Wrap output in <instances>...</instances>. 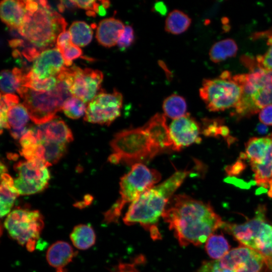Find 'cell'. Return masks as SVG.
<instances>
[{
    "label": "cell",
    "instance_id": "6da1fadb",
    "mask_svg": "<svg viewBox=\"0 0 272 272\" xmlns=\"http://www.w3.org/2000/svg\"><path fill=\"white\" fill-rule=\"evenodd\" d=\"M162 217L182 247L202 245L225 223L209 202L184 194L173 196Z\"/></svg>",
    "mask_w": 272,
    "mask_h": 272
},
{
    "label": "cell",
    "instance_id": "7a4b0ae2",
    "mask_svg": "<svg viewBox=\"0 0 272 272\" xmlns=\"http://www.w3.org/2000/svg\"><path fill=\"white\" fill-rule=\"evenodd\" d=\"M190 171H177L161 183L147 189L131 202L123 218L127 226L140 224L150 231L152 238H161L157 224L174 192Z\"/></svg>",
    "mask_w": 272,
    "mask_h": 272
},
{
    "label": "cell",
    "instance_id": "3957f363",
    "mask_svg": "<svg viewBox=\"0 0 272 272\" xmlns=\"http://www.w3.org/2000/svg\"><path fill=\"white\" fill-rule=\"evenodd\" d=\"M112 153L109 161L134 165L152 159L163 150L144 125L116 133L110 143Z\"/></svg>",
    "mask_w": 272,
    "mask_h": 272
},
{
    "label": "cell",
    "instance_id": "277c9868",
    "mask_svg": "<svg viewBox=\"0 0 272 272\" xmlns=\"http://www.w3.org/2000/svg\"><path fill=\"white\" fill-rule=\"evenodd\" d=\"M249 69L248 73L234 76L242 88L241 98L235 107L237 117H249L272 105V70L257 64Z\"/></svg>",
    "mask_w": 272,
    "mask_h": 272
},
{
    "label": "cell",
    "instance_id": "5b68a950",
    "mask_svg": "<svg viewBox=\"0 0 272 272\" xmlns=\"http://www.w3.org/2000/svg\"><path fill=\"white\" fill-rule=\"evenodd\" d=\"M38 3V10L34 13L27 12L24 23L18 31L42 51L53 46L58 36L65 31L67 23L49 5L43 6Z\"/></svg>",
    "mask_w": 272,
    "mask_h": 272
},
{
    "label": "cell",
    "instance_id": "8992f818",
    "mask_svg": "<svg viewBox=\"0 0 272 272\" xmlns=\"http://www.w3.org/2000/svg\"><path fill=\"white\" fill-rule=\"evenodd\" d=\"M58 83L51 91L41 92L22 87L17 93L23 99L30 119L36 124H41L56 117V113L62 110L64 102L72 97L70 86L60 75Z\"/></svg>",
    "mask_w": 272,
    "mask_h": 272
},
{
    "label": "cell",
    "instance_id": "52a82bcc",
    "mask_svg": "<svg viewBox=\"0 0 272 272\" xmlns=\"http://www.w3.org/2000/svg\"><path fill=\"white\" fill-rule=\"evenodd\" d=\"M161 178V174L157 170L142 163L132 165L130 170L120 178V196L104 214V222L107 224L117 222L124 207L155 186Z\"/></svg>",
    "mask_w": 272,
    "mask_h": 272
},
{
    "label": "cell",
    "instance_id": "ba28073f",
    "mask_svg": "<svg viewBox=\"0 0 272 272\" xmlns=\"http://www.w3.org/2000/svg\"><path fill=\"white\" fill-rule=\"evenodd\" d=\"M199 93L209 111H224L236 107L242 88L231 73L225 71L217 78L203 80Z\"/></svg>",
    "mask_w": 272,
    "mask_h": 272
},
{
    "label": "cell",
    "instance_id": "9c48e42d",
    "mask_svg": "<svg viewBox=\"0 0 272 272\" xmlns=\"http://www.w3.org/2000/svg\"><path fill=\"white\" fill-rule=\"evenodd\" d=\"M4 226L13 239L33 251L44 226V218L38 210L16 209L8 215Z\"/></svg>",
    "mask_w": 272,
    "mask_h": 272
},
{
    "label": "cell",
    "instance_id": "30bf717a",
    "mask_svg": "<svg viewBox=\"0 0 272 272\" xmlns=\"http://www.w3.org/2000/svg\"><path fill=\"white\" fill-rule=\"evenodd\" d=\"M244 154L256 184L268 188L272 183V132L265 137L250 138L245 144Z\"/></svg>",
    "mask_w": 272,
    "mask_h": 272
},
{
    "label": "cell",
    "instance_id": "8fae6325",
    "mask_svg": "<svg viewBox=\"0 0 272 272\" xmlns=\"http://www.w3.org/2000/svg\"><path fill=\"white\" fill-rule=\"evenodd\" d=\"M60 74L69 85L72 96L86 103L92 101L100 92L103 75L99 70L90 68L82 70L74 64L70 68L65 67Z\"/></svg>",
    "mask_w": 272,
    "mask_h": 272
},
{
    "label": "cell",
    "instance_id": "7c38bea8",
    "mask_svg": "<svg viewBox=\"0 0 272 272\" xmlns=\"http://www.w3.org/2000/svg\"><path fill=\"white\" fill-rule=\"evenodd\" d=\"M47 166L37 160L21 161L15 165L17 176L14 185L21 195L40 192L48 185L50 175Z\"/></svg>",
    "mask_w": 272,
    "mask_h": 272
},
{
    "label": "cell",
    "instance_id": "4fadbf2b",
    "mask_svg": "<svg viewBox=\"0 0 272 272\" xmlns=\"http://www.w3.org/2000/svg\"><path fill=\"white\" fill-rule=\"evenodd\" d=\"M123 97L115 89L112 93L100 92L87 105L84 120L92 123L110 125L120 115Z\"/></svg>",
    "mask_w": 272,
    "mask_h": 272
},
{
    "label": "cell",
    "instance_id": "5bb4252c",
    "mask_svg": "<svg viewBox=\"0 0 272 272\" xmlns=\"http://www.w3.org/2000/svg\"><path fill=\"white\" fill-rule=\"evenodd\" d=\"M216 260L220 266L234 272H262L267 266L262 255L243 245L230 250L224 257Z\"/></svg>",
    "mask_w": 272,
    "mask_h": 272
},
{
    "label": "cell",
    "instance_id": "9a60e30c",
    "mask_svg": "<svg viewBox=\"0 0 272 272\" xmlns=\"http://www.w3.org/2000/svg\"><path fill=\"white\" fill-rule=\"evenodd\" d=\"M61 54L56 48L42 51L33 60L29 72L25 75L28 80L44 81L57 76L65 67Z\"/></svg>",
    "mask_w": 272,
    "mask_h": 272
},
{
    "label": "cell",
    "instance_id": "2e32d148",
    "mask_svg": "<svg viewBox=\"0 0 272 272\" xmlns=\"http://www.w3.org/2000/svg\"><path fill=\"white\" fill-rule=\"evenodd\" d=\"M172 142V149L178 151L194 143H199L200 128L197 121L187 113L185 115L174 119L169 127Z\"/></svg>",
    "mask_w": 272,
    "mask_h": 272
},
{
    "label": "cell",
    "instance_id": "e0dca14e",
    "mask_svg": "<svg viewBox=\"0 0 272 272\" xmlns=\"http://www.w3.org/2000/svg\"><path fill=\"white\" fill-rule=\"evenodd\" d=\"M266 207L259 205L254 217L242 224H229L225 222L223 228L232 235L241 245L252 248L256 231L265 220Z\"/></svg>",
    "mask_w": 272,
    "mask_h": 272
},
{
    "label": "cell",
    "instance_id": "ac0fdd59",
    "mask_svg": "<svg viewBox=\"0 0 272 272\" xmlns=\"http://www.w3.org/2000/svg\"><path fill=\"white\" fill-rule=\"evenodd\" d=\"M30 129L37 140L65 145L73 140L70 128L63 120L57 117L46 123L31 127Z\"/></svg>",
    "mask_w": 272,
    "mask_h": 272
},
{
    "label": "cell",
    "instance_id": "d6986e66",
    "mask_svg": "<svg viewBox=\"0 0 272 272\" xmlns=\"http://www.w3.org/2000/svg\"><path fill=\"white\" fill-rule=\"evenodd\" d=\"M27 11L24 1L4 0L0 3L2 22L12 29L18 30L24 23Z\"/></svg>",
    "mask_w": 272,
    "mask_h": 272
},
{
    "label": "cell",
    "instance_id": "ffe728a7",
    "mask_svg": "<svg viewBox=\"0 0 272 272\" xmlns=\"http://www.w3.org/2000/svg\"><path fill=\"white\" fill-rule=\"evenodd\" d=\"M125 26L118 19L106 18L101 21L97 27L96 38L99 43L106 47L117 44Z\"/></svg>",
    "mask_w": 272,
    "mask_h": 272
},
{
    "label": "cell",
    "instance_id": "44dd1931",
    "mask_svg": "<svg viewBox=\"0 0 272 272\" xmlns=\"http://www.w3.org/2000/svg\"><path fill=\"white\" fill-rule=\"evenodd\" d=\"M77 252L67 242L58 241L48 248L46 257L49 264L57 269L63 267L71 262Z\"/></svg>",
    "mask_w": 272,
    "mask_h": 272
},
{
    "label": "cell",
    "instance_id": "7402d4cb",
    "mask_svg": "<svg viewBox=\"0 0 272 272\" xmlns=\"http://www.w3.org/2000/svg\"><path fill=\"white\" fill-rule=\"evenodd\" d=\"M0 216L9 214L17 197L20 194L14 185V180L7 172L1 173Z\"/></svg>",
    "mask_w": 272,
    "mask_h": 272
},
{
    "label": "cell",
    "instance_id": "603a6c76",
    "mask_svg": "<svg viewBox=\"0 0 272 272\" xmlns=\"http://www.w3.org/2000/svg\"><path fill=\"white\" fill-rule=\"evenodd\" d=\"M252 249L262 255L266 260L267 265L272 258V225L267 219L263 221L256 233Z\"/></svg>",
    "mask_w": 272,
    "mask_h": 272
},
{
    "label": "cell",
    "instance_id": "cb8c5ba5",
    "mask_svg": "<svg viewBox=\"0 0 272 272\" xmlns=\"http://www.w3.org/2000/svg\"><path fill=\"white\" fill-rule=\"evenodd\" d=\"M25 74L22 70L14 67L12 71L4 70L1 72L0 86L2 94H13L23 86Z\"/></svg>",
    "mask_w": 272,
    "mask_h": 272
},
{
    "label": "cell",
    "instance_id": "d4e9b609",
    "mask_svg": "<svg viewBox=\"0 0 272 272\" xmlns=\"http://www.w3.org/2000/svg\"><path fill=\"white\" fill-rule=\"evenodd\" d=\"M70 236L73 245L80 250L89 249L96 241L94 230L91 226L88 224H79L76 226Z\"/></svg>",
    "mask_w": 272,
    "mask_h": 272
},
{
    "label": "cell",
    "instance_id": "484cf974",
    "mask_svg": "<svg viewBox=\"0 0 272 272\" xmlns=\"http://www.w3.org/2000/svg\"><path fill=\"white\" fill-rule=\"evenodd\" d=\"M238 51L236 42L232 39L227 38L215 43L209 52L210 59L215 63H219L228 58L235 56Z\"/></svg>",
    "mask_w": 272,
    "mask_h": 272
},
{
    "label": "cell",
    "instance_id": "4316f807",
    "mask_svg": "<svg viewBox=\"0 0 272 272\" xmlns=\"http://www.w3.org/2000/svg\"><path fill=\"white\" fill-rule=\"evenodd\" d=\"M191 23V19L183 12L174 10L167 16L165 29L172 34H180L186 31Z\"/></svg>",
    "mask_w": 272,
    "mask_h": 272
},
{
    "label": "cell",
    "instance_id": "83f0119b",
    "mask_svg": "<svg viewBox=\"0 0 272 272\" xmlns=\"http://www.w3.org/2000/svg\"><path fill=\"white\" fill-rule=\"evenodd\" d=\"M228 241L222 234H212L206 242L205 250L208 255L214 260L224 257L230 250Z\"/></svg>",
    "mask_w": 272,
    "mask_h": 272
},
{
    "label": "cell",
    "instance_id": "f1b7e54d",
    "mask_svg": "<svg viewBox=\"0 0 272 272\" xmlns=\"http://www.w3.org/2000/svg\"><path fill=\"white\" fill-rule=\"evenodd\" d=\"M162 108L164 115L174 120L186 114L187 104L183 97L172 94L164 100Z\"/></svg>",
    "mask_w": 272,
    "mask_h": 272
},
{
    "label": "cell",
    "instance_id": "f546056e",
    "mask_svg": "<svg viewBox=\"0 0 272 272\" xmlns=\"http://www.w3.org/2000/svg\"><path fill=\"white\" fill-rule=\"evenodd\" d=\"M72 43L79 46L84 47L92 40L93 32L92 28L83 21L74 22L69 28Z\"/></svg>",
    "mask_w": 272,
    "mask_h": 272
},
{
    "label": "cell",
    "instance_id": "4dcf8cb0",
    "mask_svg": "<svg viewBox=\"0 0 272 272\" xmlns=\"http://www.w3.org/2000/svg\"><path fill=\"white\" fill-rule=\"evenodd\" d=\"M29 118L28 111L22 103L11 107L8 113V121L10 129H21L26 127Z\"/></svg>",
    "mask_w": 272,
    "mask_h": 272
},
{
    "label": "cell",
    "instance_id": "1f68e13d",
    "mask_svg": "<svg viewBox=\"0 0 272 272\" xmlns=\"http://www.w3.org/2000/svg\"><path fill=\"white\" fill-rule=\"evenodd\" d=\"M86 104L80 99L72 96L64 102L62 110L67 117L72 119H78L86 113Z\"/></svg>",
    "mask_w": 272,
    "mask_h": 272
},
{
    "label": "cell",
    "instance_id": "d6a6232c",
    "mask_svg": "<svg viewBox=\"0 0 272 272\" xmlns=\"http://www.w3.org/2000/svg\"><path fill=\"white\" fill-rule=\"evenodd\" d=\"M18 97L14 94H1V133H2L4 128L10 129L8 121V113L10 108L19 104Z\"/></svg>",
    "mask_w": 272,
    "mask_h": 272
},
{
    "label": "cell",
    "instance_id": "836d02e7",
    "mask_svg": "<svg viewBox=\"0 0 272 272\" xmlns=\"http://www.w3.org/2000/svg\"><path fill=\"white\" fill-rule=\"evenodd\" d=\"M57 83V76L51 77L44 81H37L27 79L24 76L22 86L36 91L46 92L54 89Z\"/></svg>",
    "mask_w": 272,
    "mask_h": 272
},
{
    "label": "cell",
    "instance_id": "e575fe53",
    "mask_svg": "<svg viewBox=\"0 0 272 272\" xmlns=\"http://www.w3.org/2000/svg\"><path fill=\"white\" fill-rule=\"evenodd\" d=\"M57 49L61 54L65 65L67 66L72 65V60L79 57L82 54V49L72 41Z\"/></svg>",
    "mask_w": 272,
    "mask_h": 272
},
{
    "label": "cell",
    "instance_id": "d590c367",
    "mask_svg": "<svg viewBox=\"0 0 272 272\" xmlns=\"http://www.w3.org/2000/svg\"><path fill=\"white\" fill-rule=\"evenodd\" d=\"M203 126L202 130V134L207 137H216L222 135L224 125L221 119H205L203 121Z\"/></svg>",
    "mask_w": 272,
    "mask_h": 272
},
{
    "label": "cell",
    "instance_id": "8d00e7d4",
    "mask_svg": "<svg viewBox=\"0 0 272 272\" xmlns=\"http://www.w3.org/2000/svg\"><path fill=\"white\" fill-rule=\"evenodd\" d=\"M267 45L268 49L262 55H258L256 58V62L258 67L272 70V33L268 36Z\"/></svg>",
    "mask_w": 272,
    "mask_h": 272
},
{
    "label": "cell",
    "instance_id": "74e56055",
    "mask_svg": "<svg viewBox=\"0 0 272 272\" xmlns=\"http://www.w3.org/2000/svg\"><path fill=\"white\" fill-rule=\"evenodd\" d=\"M134 33L132 27L126 25L117 42V45L121 51L130 47L134 41Z\"/></svg>",
    "mask_w": 272,
    "mask_h": 272
},
{
    "label": "cell",
    "instance_id": "f35d334b",
    "mask_svg": "<svg viewBox=\"0 0 272 272\" xmlns=\"http://www.w3.org/2000/svg\"><path fill=\"white\" fill-rule=\"evenodd\" d=\"M197 272H234L228 268L220 266L216 260H205L197 270Z\"/></svg>",
    "mask_w": 272,
    "mask_h": 272
},
{
    "label": "cell",
    "instance_id": "ab89813d",
    "mask_svg": "<svg viewBox=\"0 0 272 272\" xmlns=\"http://www.w3.org/2000/svg\"><path fill=\"white\" fill-rule=\"evenodd\" d=\"M259 119L263 124L272 125V105L266 106L260 110Z\"/></svg>",
    "mask_w": 272,
    "mask_h": 272
},
{
    "label": "cell",
    "instance_id": "60d3db41",
    "mask_svg": "<svg viewBox=\"0 0 272 272\" xmlns=\"http://www.w3.org/2000/svg\"><path fill=\"white\" fill-rule=\"evenodd\" d=\"M78 7L98 13L100 4L96 1H75Z\"/></svg>",
    "mask_w": 272,
    "mask_h": 272
},
{
    "label": "cell",
    "instance_id": "b9f144b4",
    "mask_svg": "<svg viewBox=\"0 0 272 272\" xmlns=\"http://www.w3.org/2000/svg\"><path fill=\"white\" fill-rule=\"evenodd\" d=\"M245 168V164L241 160H239L233 165L227 167L226 171L230 175H235L241 173Z\"/></svg>",
    "mask_w": 272,
    "mask_h": 272
},
{
    "label": "cell",
    "instance_id": "7bdbcfd3",
    "mask_svg": "<svg viewBox=\"0 0 272 272\" xmlns=\"http://www.w3.org/2000/svg\"><path fill=\"white\" fill-rule=\"evenodd\" d=\"M71 41L72 37L70 31H64L58 36L56 41V48L62 47Z\"/></svg>",
    "mask_w": 272,
    "mask_h": 272
},
{
    "label": "cell",
    "instance_id": "ee69618b",
    "mask_svg": "<svg viewBox=\"0 0 272 272\" xmlns=\"http://www.w3.org/2000/svg\"><path fill=\"white\" fill-rule=\"evenodd\" d=\"M114 272H140L133 264L120 263Z\"/></svg>",
    "mask_w": 272,
    "mask_h": 272
},
{
    "label": "cell",
    "instance_id": "f6af8a7d",
    "mask_svg": "<svg viewBox=\"0 0 272 272\" xmlns=\"http://www.w3.org/2000/svg\"><path fill=\"white\" fill-rule=\"evenodd\" d=\"M65 8L73 10L76 8L78 6L75 1H60Z\"/></svg>",
    "mask_w": 272,
    "mask_h": 272
},
{
    "label": "cell",
    "instance_id": "bcb514c9",
    "mask_svg": "<svg viewBox=\"0 0 272 272\" xmlns=\"http://www.w3.org/2000/svg\"><path fill=\"white\" fill-rule=\"evenodd\" d=\"M24 43V41L21 39H15L9 41L10 45L13 48L21 46Z\"/></svg>",
    "mask_w": 272,
    "mask_h": 272
},
{
    "label": "cell",
    "instance_id": "7dc6e473",
    "mask_svg": "<svg viewBox=\"0 0 272 272\" xmlns=\"http://www.w3.org/2000/svg\"><path fill=\"white\" fill-rule=\"evenodd\" d=\"M57 9L60 12L62 13L64 11L65 8L62 4L60 2V3L57 5Z\"/></svg>",
    "mask_w": 272,
    "mask_h": 272
},
{
    "label": "cell",
    "instance_id": "c3c4849f",
    "mask_svg": "<svg viewBox=\"0 0 272 272\" xmlns=\"http://www.w3.org/2000/svg\"><path fill=\"white\" fill-rule=\"evenodd\" d=\"M258 130L261 132H265L266 130V127L262 124V125H259L258 126Z\"/></svg>",
    "mask_w": 272,
    "mask_h": 272
},
{
    "label": "cell",
    "instance_id": "681fc988",
    "mask_svg": "<svg viewBox=\"0 0 272 272\" xmlns=\"http://www.w3.org/2000/svg\"><path fill=\"white\" fill-rule=\"evenodd\" d=\"M86 14L89 16H92V17L96 16V13L92 11H87L86 12Z\"/></svg>",
    "mask_w": 272,
    "mask_h": 272
},
{
    "label": "cell",
    "instance_id": "f907efd6",
    "mask_svg": "<svg viewBox=\"0 0 272 272\" xmlns=\"http://www.w3.org/2000/svg\"><path fill=\"white\" fill-rule=\"evenodd\" d=\"M269 190L268 191V195L269 197H272V183H271L269 186Z\"/></svg>",
    "mask_w": 272,
    "mask_h": 272
},
{
    "label": "cell",
    "instance_id": "816d5d0a",
    "mask_svg": "<svg viewBox=\"0 0 272 272\" xmlns=\"http://www.w3.org/2000/svg\"><path fill=\"white\" fill-rule=\"evenodd\" d=\"M267 266L269 267L271 269H272V258L268 263Z\"/></svg>",
    "mask_w": 272,
    "mask_h": 272
},
{
    "label": "cell",
    "instance_id": "f5cc1de1",
    "mask_svg": "<svg viewBox=\"0 0 272 272\" xmlns=\"http://www.w3.org/2000/svg\"><path fill=\"white\" fill-rule=\"evenodd\" d=\"M56 272H65L63 268L57 269Z\"/></svg>",
    "mask_w": 272,
    "mask_h": 272
}]
</instances>
